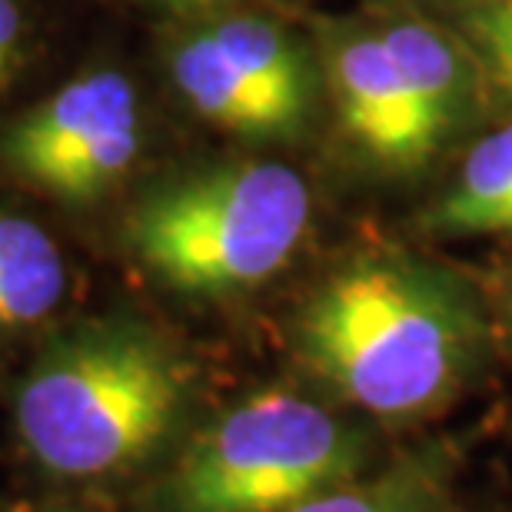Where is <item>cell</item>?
Returning a JSON list of instances; mask_svg holds the SVG:
<instances>
[{
  "label": "cell",
  "instance_id": "1",
  "mask_svg": "<svg viewBox=\"0 0 512 512\" xmlns=\"http://www.w3.org/2000/svg\"><path fill=\"white\" fill-rule=\"evenodd\" d=\"M479 316L453 276L413 256L360 253L300 316L306 366L346 403L383 419L433 413L473 370Z\"/></svg>",
  "mask_w": 512,
  "mask_h": 512
},
{
  "label": "cell",
  "instance_id": "2",
  "mask_svg": "<svg viewBox=\"0 0 512 512\" xmlns=\"http://www.w3.org/2000/svg\"><path fill=\"white\" fill-rule=\"evenodd\" d=\"M190 366L137 323H94L60 336L14 399L17 436L64 479L114 476L143 463L187 406Z\"/></svg>",
  "mask_w": 512,
  "mask_h": 512
},
{
  "label": "cell",
  "instance_id": "3",
  "mask_svg": "<svg viewBox=\"0 0 512 512\" xmlns=\"http://www.w3.org/2000/svg\"><path fill=\"white\" fill-rule=\"evenodd\" d=\"M310 187L283 163H223L153 187L127 217V247L183 296L243 293L290 263L310 230Z\"/></svg>",
  "mask_w": 512,
  "mask_h": 512
},
{
  "label": "cell",
  "instance_id": "4",
  "mask_svg": "<svg viewBox=\"0 0 512 512\" xmlns=\"http://www.w3.org/2000/svg\"><path fill=\"white\" fill-rule=\"evenodd\" d=\"M363 463L360 433L300 393L266 389L227 409L180 456L173 512H290L346 486Z\"/></svg>",
  "mask_w": 512,
  "mask_h": 512
},
{
  "label": "cell",
  "instance_id": "5",
  "mask_svg": "<svg viewBox=\"0 0 512 512\" xmlns=\"http://www.w3.org/2000/svg\"><path fill=\"white\" fill-rule=\"evenodd\" d=\"M140 100L120 70H90L24 114L0 140L20 183L64 203H94L140 153Z\"/></svg>",
  "mask_w": 512,
  "mask_h": 512
},
{
  "label": "cell",
  "instance_id": "6",
  "mask_svg": "<svg viewBox=\"0 0 512 512\" xmlns=\"http://www.w3.org/2000/svg\"><path fill=\"white\" fill-rule=\"evenodd\" d=\"M320 50L340 127L376 167L413 173L446 147L373 24L323 27Z\"/></svg>",
  "mask_w": 512,
  "mask_h": 512
},
{
  "label": "cell",
  "instance_id": "7",
  "mask_svg": "<svg viewBox=\"0 0 512 512\" xmlns=\"http://www.w3.org/2000/svg\"><path fill=\"white\" fill-rule=\"evenodd\" d=\"M170 80L193 114L223 133L243 140H293L306 130L280 100H273L256 80L223 50L203 20H193L170 44Z\"/></svg>",
  "mask_w": 512,
  "mask_h": 512
},
{
  "label": "cell",
  "instance_id": "8",
  "mask_svg": "<svg viewBox=\"0 0 512 512\" xmlns=\"http://www.w3.org/2000/svg\"><path fill=\"white\" fill-rule=\"evenodd\" d=\"M373 30L439 137L449 140L473 120L486 97V84L473 50L456 30L416 14L376 17Z\"/></svg>",
  "mask_w": 512,
  "mask_h": 512
},
{
  "label": "cell",
  "instance_id": "9",
  "mask_svg": "<svg viewBox=\"0 0 512 512\" xmlns=\"http://www.w3.org/2000/svg\"><path fill=\"white\" fill-rule=\"evenodd\" d=\"M426 227L443 237H512V120L466 153L456 180L426 210Z\"/></svg>",
  "mask_w": 512,
  "mask_h": 512
},
{
  "label": "cell",
  "instance_id": "10",
  "mask_svg": "<svg viewBox=\"0 0 512 512\" xmlns=\"http://www.w3.org/2000/svg\"><path fill=\"white\" fill-rule=\"evenodd\" d=\"M67 263L34 220L0 213V333L27 330L60 306Z\"/></svg>",
  "mask_w": 512,
  "mask_h": 512
},
{
  "label": "cell",
  "instance_id": "11",
  "mask_svg": "<svg viewBox=\"0 0 512 512\" xmlns=\"http://www.w3.org/2000/svg\"><path fill=\"white\" fill-rule=\"evenodd\" d=\"M456 34L473 50L489 94L512 104V0H463Z\"/></svg>",
  "mask_w": 512,
  "mask_h": 512
},
{
  "label": "cell",
  "instance_id": "12",
  "mask_svg": "<svg viewBox=\"0 0 512 512\" xmlns=\"http://www.w3.org/2000/svg\"><path fill=\"white\" fill-rule=\"evenodd\" d=\"M290 512H433L426 479L393 473L370 486H336Z\"/></svg>",
  "mask_w": 512,
  "mask_h": 512
},
{
  "label": "cell",
  "instance_id": "13",
  "mask_svg": "<svg viewBox=\"0 0 512 512\" xmlns=\"http://www.w3.org/2000/svg\"><path fill=\"white\" fill-rule=\"evenodd\" d=\"M20 40H24V17L14 0H0V90L10 84L20 60Z\"/></svg>",
  "mask_w": 512,
  "mask_h": 512
},
{
  "label": "cell",
  "instance_id": "14",
  "mask_svg": "<svg viewBox=\"0 0 512 512\" xmlns=\"http://www.w3.org/2000/svg\"><path fill=\"white\" fill-rule=\"evenodd\" d=\"M140 4H150V7L167 10V14H177V17L200 20V17L223 14V10L240 7L243 0H140Z\"/></svg>",
  "mask_w": 512,
  "mask_h": 512
},
{
  "label": "cell",
  "instance_id": "15",
  "mask_svg": "<svg viewBox=\"0 0 512 512\" xmlns=\"http://www.w3.org/2000/svg\"><path fill=\"white\" fill-rule=\"evenodd\" d=\"M10 512H67V509H10Z\"/></svg>",
  "mask_w": 512,
  "mask_h": 512
}]
</instances>
